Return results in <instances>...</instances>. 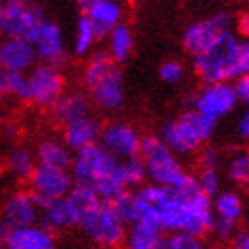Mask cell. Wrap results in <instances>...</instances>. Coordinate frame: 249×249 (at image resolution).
Segmentation results:
<instances>
[{
    "label": "cell",
    "instance_id": "e575fe53",
    "mask_svg": "<svg viewBox=\"0 0 249 249\" xmlns=\"http://www.w3.org/2000/svg\"><path fill=\"white\" fill-rule=\"evenodd\" d=\"M221 151L213 146H208V148H203L201 153H199V167L201 169H217L219 164H221Z\"/></svg>",
    "mask_w": 249,
    "mask_h": 249
},
{
    "label": "cell",
    "instance_id": "7402d4cb",
    "mask_svg": "<svg viewBox=\"0 0 249 249\" xmlns=\"http://www.w3.org/2000/svg\"><path fill=\"white\" fill-rule=\"evenodd\" d=\"M213 219L226 223L230 226L239 228V223L244 215V201L239 192L235 191H221L212 201Z\"/></svg>",
    "mask_w": 249,
    "mask_h": 249
},
{
    "label": "cell",
    "instance_id": "b9f144b4",
    "mask_svg": "<svg viewBox=\"0 0 249 249\" xmlns=\"http://www.w3.org/2000/svg\"><path fill=\"white\" fill-rule=\"evenodd\" d=\"M11 228L4 221H0V249H7V240H9Z\"/></svg>",
    "mask_w": 249,
    "mask_h": 249
},
{
    "label": "cell",
    "instance_id": "f907efd6",
    "mask_svg": "<svg viewBox=\"0 0 249 249\" xmlns=\"http://www.w3.org/2000/svg\"><path fill=\"white\" fill-rule=\"evenodd\" d=\"M0 121H2V109H0Z\"/></svg>",
    "mask_w": 249,
    "mask_h": 249
},
{
    "label": "cell",
    "instance_id": "d6986e66",
    "mask_svg": "<svg viewBox=\"0 0 249 249\" xmlns=\"http://www.w3.org/2000/svg\"><path fill=\"white\" fill-rule=\"evenodd\" d=\"M64 201H66L70 215H71L73 226L82 228L84 224H86V221H88V219L93 215L94 210L100 207L102 199L94 194L91 187L73 185V189L68 192V196L64 197Z\"/></svg>",
    "mask_w": 249,
    "mask_h": 249
},
{
    "label": "cell",
    "instance_id": "ac0fdd59",
    "mask_svg": "<svg viewBox=\"0 0 249 249\" xmlns=\"http://www.w3.org/2000/svg\"><path fill=\"white\" fill-rule=\"evenodd\" d=\"M102 126L104 124L91 114L86 116V118H80V120L64 126V130H62V142L70 151H78L86 148V146L96 144L100 141Z\"/></svg>",
    "mask_w": 249,
    "mask_h": 249
},
{
    "label": "cell",
    "instance_id": "5b68a950",
    "mask_svg": "<svg viewBox=\"0 0 249 249\" xmlns=\"http://www.w3.org/2000/svg\"><path fill=\"white\" fill-rule=\"evenodd\" d=\"M27 88L23 102L39 109H50L55 100L64 93V77L61 70L50 64H36L25 73Z\"/></svg>",
    "mask_w": 249,
    "mask_h": 249
},
{
    "label": "cell",
    "instance_id": "8d00e7d4",
    "mask_svg": "<svg viewBox=\"0 0 249 249\" xmlns=\"http://www.w3.org/2000/svg\"><path fill=\"white\" fill-rule=\"evenodd\" d=\"M231 86H233L237 102L244 104L249 109V73L248 75H242V77H239V78H235V84H231Z\"/></svg>",
    "mask_w": 249,
    "mask_h": 249
},
{
    "label": "cell",
    "instance_id": "ba28073f",
    "mask_svg": "<svg viewBox=\"0 0 249 249\" xmlns=\"http://www.w3.org/2000/svg\"><path fill=\"white\" fill-rule=\"evenodd\" d=\"M237 96H235L233 86L228 82L207 84L192 100V107L201 116L217 123L221 118L228 116L237 107Z\"/></svg>",
    "mask_w": 249,
    "mask_h": 249
},
{
    "label": "cell",
    "instance_id": "74e56055",
    "mask_svg": "<svg viewBox=\"0 0 249 249\" xmlns=\"http://www.w3.org/2000/svg\"><path fill=\"white\" fill-rule=\"evenodd\" d=\"M230 249H249V231L237 230L230 239Z\"/></svg>",
    "mask_w": 249,
    "mask_h": 249
},
{
    "label": "cell",
    "instance_id": "681fc988",
    "mask_svg": "<svg viewBox=\"0 0 249 249\" xmlns=\"http://www.w3.org/2000/svg\"><path fill=\"white\" fill-rule=\"evenodd\" d=\"M91 249H104V248H98V246H94V248H91Z\"/></svg>",
    "mask_w": 249,
    "mask_h": 249
},
{
    "label": "cell",
    "instance_id": "ffe728a7",
    "mask_svg": "<svg viewBox=\"0 0 249 249\" xmlns=\"http://www.w3.org/2000/svg\"><path fill=\"white\" fill-rule=\"evenodd\" d=\"M7 249H57L55 237L39 226L11 230Z\"/></svg>",
    "mask_w": 249,
    "mask_h": 249
},
{
    "label": "cell",
    "instance_id": "7c38bea8",
    "mask_svg": "<svg viewBox=\"0 0 249 249\" xmlns=\"http://www.w3.org/2000/svg\"><path fill=\"white\" fill-rule=\"evenodd\" d=\"M31 194L45 197L48 201H55L68 196V192L73 189V180L70 171L53 169L47 166H36L32 177L29 178Z\"/></svg>",
    "mask_w": 249,
    "mask_h": 249
},
{
    "label": "cell",
    "instance_id": "d4e9b609",
    "mask_svg": "<svg viewBox=\"0 0 249 249\" xmlns=\"http://www.w3.org/2000/svg\"><path fill=\"white\" fill-rule=\"evenodd\" d=\"M109 50L107 53L114 62H124L134 50V34L126 23H120L109 32Z\"/></svg>",
    "mask_w": 249,
    "mask_h": 249
},
{
    "label": "cell",
    "instance_id": "ab89813d",
    "mask_svg": "<svg viewBox=\"0 0 249 249\" xmlns=\"http://www.w3.org/2000/svg\"><path fill=\"white\" fill-rule=\"evenodd\" d=\"M237 132L244 141H249V109H246L240 114L239 121H237Z\"/></svg>",
    "mask_w": 249,
    "mask_h": 249
},
{
    "label": "cell",
    "instance_id": "cb8c5ba5",
    "mask_svg": "<svg viewBox=\"0 0 249 249\" xmlns=\"http://www.w3.org/2000/svg\"><path fill=\"white\" fill-rule=\"evenodd\" d=\"M39 228H43L45 231L48 233H52L53 237L62 231V230H68L73 226V221H71V215H70V210H68V205L64 201V197L62 199H55L48 205L45 210L39 212Z\"/></svg>",
    "mask_w": 249,
    "mask_h": 249
},
{
    "label": "cell",
    "instance_id": "60d3db41",
    "mask_svg": "<svg viewBox=\"0 0 249 249\" xmlns=\"http://www.w3.org/2000/svg\"><path fill=\"white\" fill-rule=\"evenodd\" d=\"M237 29L244 37L249 39V13H244V15L239 16V21H237Z\"/></svg>",
    "mask_w": 249,
    "mask_h": 249
},
{
    "label": "cell",
    "instance_id": "603a6c76",
    "mask_svg": "<svg viewBox=\"0 0 249 249\" xmlns=\"http://www.w3.org/2000/svg\"><path fill=\"white\" fill-rule=\"evenodd\" d=\"M37 166H47L53 169L70 171L73 162V153L68 150L64 142L57 139H43L36 148Z\"/></svg>",
    "mask_w": 249,
    "mask_h": 249
},
{
    "label": "cell",
    "instance_id": "9c48e42d",
    "mask_svg": "<svg viewBox=\"0 0 249 249\" xmlns=\"http://www.w3.org/2000/svg\"><path fill=\"white\" fill-rule=\"evenodd\" d=\"M233 18L228 13H217V15L210 16L207 20L194 21L187 27L183 32V47L192 55H199L205 52L215 37L224 31H230Z\"/></svg>",
    "mask_w": 249,
    "mask_h": 249
},
{
    "label": "cell",
    "instance_id": "4fadbf2b",
    "mask_svg": "<svg viewBox=\"0 0 249 249\" xmlns=\"http://www.w3.org/2000/svg\"><path fill=\"white\" fill-rule=\"evenodd\" d=\"M37 55L34 45L27 39L2 37L0 39V68L11 73H27L36 66Z\"/></svg>",
    "mask_w": 249,
    "mask_h": 249
},
{
    "label": "cell",
    "instance_id": "44dd1931",
    "mask_svg": "<svg viewBox=\"0 0 249 249\" xmlns=\"http://www.w3.org/2000/svg\"><path fill=\"white\" fill-rule=\"evenodd\" d=\"M164 239L162 231L157 224L148 221H135L126 226V235L123 240V249H155V246Z\"/></svg>",
    "mask_w": 249,
    "mask_h": 249
},
{
    "label": "cell",
    "instance_id": "9a60e30c",
    "mask_svg": "<svg viewBox=\"0 0 249 249\" xmlns=\"http://www.w3.org/2000/svg\"><path fill=\"white\" fill-rule=\"evenodd\" d=\"M89 100L104 112H114L121 109L124 102V89H123V75L118 68H114L110 73H107L94 88L89 89Z\"/></svg>",
    "mask_w": 249,
    "mask_h": 249
},
{
    "label": "cell",
    "instance_id": "7bdbcfd3",
    "mask_svg": "<svg viewBox=\"0 0 249 249\" xmlns=\"http://www.w3.org/2000/svg\"><path fill=\"white\" fill-rule=\"evenodd\" d=\"M34 0H5V4H32Z\"/></svg>",
    "mask_w": 249,
    "mask_h": 249
},
{
    "label": "cell",
    "instance_id": "f6af8a7d",
    "mask_svg": "<svg viewBox=\"0 0 249 249\" xmlns=\"http://www.w3.org/2000/svg\"><path fill=\"white\" fill-rule=\"evenodd\" d=\"M78 2V5H82V7H88L89 4H93L94 0H77Z\"/></svg>",
    "mask_w": 249,
    "mask_h": 249
},
{
    "label": "cell",
    "instance_id": "f35d334b",
    "mask_svg": "<svg viewBox=\"0 0 249 249\" xmlns=\"http://www.w3.org/2000/svg\"><path fill=\"white\" fill-rule=\"evenodd\" d=\"M13 94V73L0 68V98Z\"/></svg>",
    "mask_w": 249,
    "mask_h": 249
},
{
    "label": "cell",
    "instance_id": "83f0119b",
    "mask_svg": "<svg viewBox=\"0 0 249 249\" xmlns=\"http://www.w3.org/2000/svg\"><path fill=\"white\" fill-rule=\"evenodd\" d=\"M100 37L94 31V27L91 25V21L86 16H80L77 21V31H75V41H73V53L77 57H84L91 53L94 48V43L98 41Z\"/></svg>",
    "mask_w": 249,
    "mask_h": 249
},
{
    "label": "cell",
    "instance_id": "4316f807",
    "mask_svg": "<svg viewBox=\"0 0 249 249\" xmlns=\"http://www.w3.org/2000/svg\"><path fill=\"white\" fill-rule=\"evenodd\" d=\"M36 157L32 155L27 148H15L7 157V167L18 180H27L32 177L36 169Z\"/></svg>",
    "mask_w": 249,
    "mask_h": 249
},
{
    "label": "cell",
    "instance_id": "f1b7e54d",
    "mask_svg": "<svg viewBox=\"0 0 249 249\" xmlns=\"http://www.w3.org/2000/svg\"><path fill=\"white\" fill-rule=\"evenodd\" d=\"M110 205L114 208V212L118 213V217L126 226H130L132 223L137 221V205H135V194L132 191L121 192Z\"/></svg>",
    "mask_w": 249,
    "mask_h": 249
},
{
    "label": "cell",
    "instance_id": "1f68e13d",
    "mask_svg": "<svg viewBox=\"0 0 249 249\" xmlns=\"http://www.w3.org/2000/svg\"><path fill=\"white\" fill-rule=\"evenodd\" d=\"M194 178H196L199 191L210 199H213L221 192V175H219L217 169H201L197 173V177Z\"/></svg>",
    "mask_w": 249,
    "mask_h": 249
},
{
    "label": "cell",
    "instance_id": "e0dca14e",
    "mask_svg": "<svg viewBox=\"0 0 249 249\" xmlns=\"http://www.w3.org/2000/svg\"><path fill=\"white\" fill-rule=\"evenodd\" d=\"M91 100L82 91H64V93L55 100V104L50 107L53 121L61 126L73 123V121L86 118L91 114Z\"/></svg>",
    "mask_w": 249,
    "mask_h": 249
},
{
    "label": "cell",
    "instance_id": "7a4b0ae2",
    "mask_svg": "<svg viewBox=\"0 0 249 249\" xmlns=\"http://www.w3.org/2000/svg\"><path fill=\"white\" fill-rule=\"evenodd\" d=\"M70 175L73 185L94 187L96 183H102L110 178H121L124 183L123 160L116 159L100 142L75 151Z\"/></svg>",
    "mask_w": 249,
    "mask_h": 249
},
{
    "label": "cell",
    "instance_id": "836d02e7",
    "mask_svg": "<svg viewBox=\"0 0 249 249\" xmlns=\"http://www.w3.org/2000/svg\"><path fill=\"white\" fill-rule=\"evenodd\" d=\"M159 77L167 84H178L185 77V68L182 62L178 61H167L164 62L159 70Z\"/></svg>",
    "mask_w": 249,
    "mask_h": 249
},
{
    "label": "cell",
    "instance_id": "484cf974",
    "mask_svg": "<svg viewBox=\"0 0 249 249\" xmlns=\"http://www.w3.org/2000/svg\"><path fill=\"white\" fill-rule=\"evenodd\" d=\"M114 61L110 59V55L104 50H98L94 52L91 57L88 59L86 66H84L82 71V82L88 89L94 88L96 84L102 80V78L114 70Z\"/></svg>",
    "mask_w": 249,
    "mask_h": 249
},
{
    "label": "cell",
    "instance_id": "8fae6325",
    "mask_svg": "<svg viewBox=\"0 0 249 249\" xmlns=\"http://www.w3.org/2000/svg\"><path fill=\"white\" fill-rule=\"evenodd\" d=\"M31 43L34 45L37 59L43 64H50L57 70H61V66L66 64L68 55L66 45H64V34H62V29L55 21H43Z\"/></svg>",
    "mask_w": 249,
    "mask_h": 249
},
{
    "label": "cell",
    "instance_id": "816d5d0a",
    "mask_svg": "<svg viewBox=\"0 0 249 249\" xmlns=\"http://www.w3.org/2000/svg\"><path fill=\"white\" fill-rule=\"evenodd\" d=\"M248 157H249V153H248Z\"/></svg>",
    "mask_w": 249,
    "mask_h": 249
},
{
    "label": "cell",
    "instance_id": "bcb514c9",
    "mask_svg": "<svg viewBox=\"0 0 249 249\" xmlns=\"http://www.w3.org/2000/svg\"><path fill=\"white\" fill-rule=\"evenodd\" d=\"M2 13H4V4L0 2V20H2Z\"/></svg>",
    "mask_w": 249,
    "mask_h": 249
},
{
    "label": "cell",
    "instance_id": "d590c367",
    "mask_svg": "<svg viewBox=\"0 0 249 249\" xmlns=\"http://www.w3.org/2000/svg\"><path fill=\"white\" fill-rule=\"evenodd\" d=\"M249 73V39L242 41L239 45V53H237V61H235V70L233 75L235 78L248 75Z\"/></svg>",
    "mask_w": 249,
    "mask_h": 249
},
{
    "label": "cell",
    "instance_id": "8992f818",
    "mask_svg": "<svg viewBox=\"0 0 249 249\" xmlns=\"http://www.w3.org/2000/svg\"><path fill=\"white\" fill-rule=\"evenodd\" d=\"M82 230L89 235L94 246L104 249H120L126 235V224L118 217L112 205L105 201L100 203Z\"/></svg>",
    "mask_w": 249,
    "mask_h": 249
},
{
    "label": "cell",
    "instance_id": "3957f363",
    "mask_svg": "<svg viewBox=\"0 0 249 249\" xmlns=\"http://www.w3.org/2000/svg\"><path fill=\"white\" fill-rule=\"evenodd\" d=\"M239 39L231 31L221 32L205 52L194 55L192 64L197 77L205 84L235 80L233 70L237 53H239Z\"/></svg>",
    "mask_w": 249,
    "mask_h": 249
},
{
    "label": "cell",
    "instance_id": "ee69618b",
    "mask_svg": "<svg viewBox=\"0 0 249 249\" xmlns=\"http://www.w3.org/2000/svg\"><path fill=\"white\" fill-rule=\"evenodd\" d=\"M155 249H167V237L164 235V239L159 242V244L155 246Z\"/></svg>",
    "mask_w": 249,
    "mask_h": 249
},
{
    "label": "cell",
    "instance_id": "277c9868",
    "mask_svg": "<svg viewBox=\"0 0 249 249\" xmlns=\"http://www.w3.org/2000/svg\"><path fill=\"white\" fill-rule=\"evenodd\" d=\"M139 159L144 162L146 177L151 183L160 187H178L185 182L189 173L178 160V157L166 146L159 135L141 137Z\"/></svg>",
    "mask_w": 249,
    "mask_h": 249
},
{
    "label": "cell",
    "instance_id": "5bb4252c",
    "mask_svg": "<svg viewBox=\"0 0 249 249\" xmlns=\"http://www.w3.org/2000/svg\"><path fill=\"white\" fill-rule=\"evenodd\" d=\"M39 219V210L36 208L29 191L13 192L2 208V221L11 230H21L36 226Z\"/></svg>",
    "mask_w": 249,
    "mask_h": 249
},
{
    "label": "cell",
    "instance_id": "52a82bcc",
    "mask_svg": "<svg viewBox=\"0 0 249 249\" xmlns=\"http://www.w3.org/2000/svg\"><path fill=\"white\" fill-rule=\"evenodd\" d=\"M45 20L47 16L43 9L34 4H4L0 34L2 37H18L32 41Z\"/></svg>",
    "mask_w": 249,
    "mask_h": 249
},
{
    "label": "cell",
    "instance_id": "d6a6232c",
    "mask_svg": "<svg viewBox=\"0 0 249 249\" xmlns=\"http://www.w3.org/2000/svg\"><path fill=\"white\" fill-rule=\"evenodd\" d=\"M167 249H205V242L189 233H171L167 237Z\"/></svg>",
    "mask_w": 249,
    "mask_h": 249
},
{
    "label": "cell",
    "instance_id": "6da1fadb",
    "mask_svg": "<svg viewBox=\"0 0 249 249\" xmlns=\"http://www.w3.org/2000/svg\"><path fill=\"white\" fill-rule=\"evenodd\" d=\"M215 121L208 120L196 110H187L177 120L162 126L160 137L175 155H192L201 150L215 132Z\"/></svg>",
    "mask_w": 249,
    "mask_h": 249
},
{
    "label": "cell",
    "instance_id": "7dc6e473",
    "mask_svg": "<svg viewBox=\"0 0 249 249\" xmlns=\"http://www.w3.org/2000/svg\"><path fill=\"white\" fill-rule=\"evenodd\" d=\"M205 249H223V248H217V246H213V248H205Z\"/></svg>",
    "mask_w": 249,
    "mask_h": 249
},
{
    "label": "cell",
    "instance_id": "f546056e",
    "mask_svg": "<svg viewBox=\"0 0 249 249\" xmlns=\"http://www.w3.org/2000/svg\"><path fill=\"white\" fill-rule=\"evenodd\" d=\"M123 177H124V185H126L128 191L134 189V187H142L146 180H148L144 162L141 160L139 157L123 160Z\"/></svg>",
    "mask_w": 249,
    "mask_h": 249
},
{
    "label": "cell",
    "instance_id": "2e32d148",
    "mask_svg": "<svg viewBox=\"0 0 249 249\" xmlns=\"http://www.w3.org/2000/svg\"><path fill=\"white\" fill-rule=\"evenodd\" d=\"M84 16L91 21L98 37L109 36V32L123 23L124 5L121 0H94L93 4L84 7Z\"/></svg>",
    "mask_w": 249,
    "mask_h": 249
},
{
    "label": "cell",
    "instance_id": "30bf717a",
    "mask_svg": "<svg viewBox=\"0 0 249 249\" xmlns=\"http://www.w3.org/2000/svg\"><path fill=\"white\" fill-rule=\"evenodd\" d=\"M98 142L120 160L139 157V132L132 124L123 123V121H112V123L104 124Z\"/></svg>",
    "mask_w": 249,
    "mask_h": 249
},
{
    "label": "cell",
    "instance_id": "4dcf8cb0",
    "mask_svg": "<svg viewBox=\"0 0 249 249\" xmlns=\"http://www.w3.org/2000/svg\"><path fill=\"white\" fill-rule=\"evenodd\" d=\"M228 178L240 187H249V157L248 153H235L228 162Z\"/></svg>",
    "mask_w": 249,
    "mask_h": 249
},
{
    "label": "cell",
    "instance_id": "c3c4849f",
    "mask_svg": "<svg viewBox=\"0 0 249 249\" xmlns=\"http://www.w3.org/2000/svg\"><path fill=\"white\" fill-rule=\"evenodd\" d=\"M130 2H135V4H139V2H142V0H130Z\"/></svg>",
    "mask_w": 249,
    "mask_h": 249
}]
</instances>
